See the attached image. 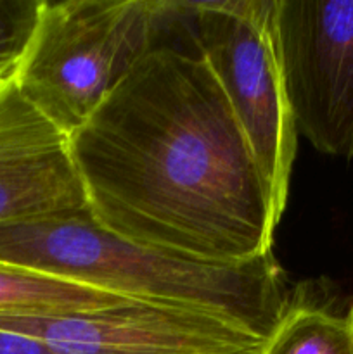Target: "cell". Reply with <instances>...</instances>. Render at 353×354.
<instances>
[{"mask_svg": "<svg viewBox=\"0 0 353 354\" xmlns=\"http://www.w3.org/2000/svg\"><path fill=\"white\" fill-rule=\"evenodd\" d=\"M69 149L106 230L204 265L273 256L269 185L197 52L156 45L69 135Z\"/></svg>", "mask_w": 353, "mask_h": 354, "instance_id": "obj_1", "label": "cell"}, {"mask_svg": "<svg viewBox=\"0 0 353 354\" xmlns=\"http://www.w3.org/2000/svg\"><path fill=\"white\" fill-rule=\"evenodd\" d=\"M0 263L132 301L217 315L265 339L291 303L273 256L235 266L187 261L106 230L89 206L0 223Z\"/></svg>", "mask_w": 353, "mask_h": 354, "instance_id": "obj_2", "label": "cell"}, {"mask_svg": "<svg viewBox=\"0 0 353 354\" xmlns=\"http://www.w3.org/2000/svg\"><path fill=\"white\" fill-rule=\"evenodd\" d=\"M173 7L163 0H42L14 82L71 135L158 45Z\"/></svg>", "mask_w": 353, "mask_h": 354, "instance_id": "obj_3", "label": "cell"}, {"mask_svg": "<svg viewBox=\"0 0 353 354\" xmlns=\"http://www.w3.org/2000/svg\"><path fill=\"white\" fill-rule=\"evenodd\" d=\"M196 52L224 88L262 169L280 221L289 197L298 131L273 44V0L182 2Z\"/></svg>", "mask_w": 353, "mask_h": 354, "instance_id": "obj_4", "label": "cell"}, {"mask_svg": "<svg viewBox=\"0 0 353 354\" xmlns=\"http://www.w3.org/2000/svg\"><path fill=\"white\" fill-rule=\"evenodd\" d=\"M272 28L298 135L353 159V0H273Z\"/></svg>", "mask_w": 353, "mask_h": 354, "instance_id": "obj_5", "label": "cell"}, {"mask_svg": "<svg viewBox=\"0 0 353 354\" xmlns=\"http://www.w3.org/2000/svg\"><path fill=\"white\" fill-rule=\"evenodd\" d=\"M55 354H263L269 339L185 308L130 303L69 317H0Z\"/></svg>", "mask_w": 353, "mask_h": 354, "instance_id": "obj_6", "label": "cell"}, {"mask_svg": "<svg viewBox=\"0 0 353 354\" xmlns=\"http://www.w3.org/2000/svg\"><path fill=\"white\" fill-rule=\"evenodd\" d=\"M83 207L69 135L9 80L0 86V223Z\"/></svg>", "mask_w": 353, "mask_h": 354, "instance_id": "obj_7", "label": "cell"}, {"mask_svg": "<svg viewBox=\"0 0 353 354\" xmlns=\"http://www.w3.org/2000/svg\"><path fill=\"white\" fill-rule=\"evenodd\" d=\"M141 303L85 283L0 263V317H69Z\"/></svg>", "mask_w": 353, "mask_h": 354, "instance_id": "obj_8", "label": "cell"}, {"mask_svg": "<svg viewBox=\"0 0 353 354\" xmlns=\"http://www.w3.org/2000/svg\"><path fill=\"white\" fill-rule=\"evenodd\" d=\"M263 354H353V304L289 303Z\"/></svg>", "mask_w": 353, "mask_h": 354, "instance_id": "obj_9", "label": "cell"}, {"mask_svg": "<svg viewBox=\"0 0 353 354\" xmlns=\"http://www.w3.org/2000/svg\"><path fill=\"white\" fill-rule=\"evenodd\" d=\"M42 0H0V78H12L30 45Z\"/></svg>", "mask_w": 353, "mask_h": 354, "instance_id": "obj_10", "label": "cell"}, {"mask_svg": "<svg viewBox=\"0 0 353 354\" xmlns=\"http://www.w3.org/2000/svg\"><path fill=\"white\" fill-rule=\"evenodd\" d=\"M0 354H55L44 342L0 328Z\"/></svg>", "mask_w": 353, "mask_h": 354, "instance_id": "obj_11", "label": "cell"}, {"mask_svg": "<svg viewBox=\"0 0 353 354\" xmlns=\"http://www.w3.org/2000/svg\"><path fill=\"white\" fill-rule=\"evenodd\" d=\"M12 78H14V76H12ZM12 78H0V86H2V85H6V83L9 82V80H12Z\"/></svg>", "mask_w": 353, "mask_h": 354, "instance_id": "obj_12", "label": "cell"}]
</instances>
